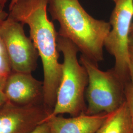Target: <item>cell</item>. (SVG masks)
Returning <instances> with one entry per match:
<instances>
[{
	"label": "cell",
	"instance_id": "44dd1931",
	"mask_svg": "<svg viewBox=\"0 0 133 133\" xmlns=\"http://www.w3.org/2000/svg\"><path fill=\"white\" fill-rule=\"evenodd\" d=\"M112 1L114 2V3H115V2H116L117 0H112Z\"/></svg>",
	"mask_w": 133,
	"mask_h": 133
},
{
	"label": "cell",
	"instance_id": "3957f363",
	"mask_svg": "<svg viewBox=\"0 0 133 133\" xmlns=\"http://www.w3.org/2000/svg\"><path fill=\"white\" fill-rule=\"evenodd\" d=\"M57 44L59 51L63 55V75L55 105L47 118L65 114L76 116L85 113L86 110L87 72L78 60L79 50L73 43L58 35Z\"/></svg>",
	"mask_w": 133,
	"mask_h": 133
},
{
	"label": "cell",
	"instance_id": "ffe728a7",
	"mask_svg": "<svg viewBox=\"0 0 133 133\" xmlns=\"http://www.w3.org/2000/svg\"><path fill=\"white\" fill-rule=\"evenodd\" d=\"M133 31V22L131 24V31Z\"/></svg>",
	"mask_w": 133,
	"mask_h": 133
},
{
	"label": "cell",
	"instance_id": "d6986e66",
	"mask_svg": "<svg viewBox=\"0 0 133 133\" xmlns=\"http://www.w3.org/2000/svg\"><path fill=\"white\" fill-rule=\"evenodd\" d=\"M6 78L0 76V90H3Z\"/></svg>",
	"mask_w": 133,
	"mask_h": 133
},
{
	"label": "cell",
	"instance_id": "8992f818",
	"mask_svg": "<svg viewBox=\"0 0 133 133\" xmlns=\"http://www.w3.org/2000/svg\"><path fill=\"white\" fill-rule=\"evenodd\" d=\"M0 38L10 59L12 71L31 74L37 66L38 52L25 33L23 24L9 14L0 26Z\"/></svg>",
	"mask_w": 133,
	"mask_h": 133
},
{
	"label": "cell",
	"instance_id": "5b68a950",
	"mask_svg": "<svg viewBox=\"0 0 133 133\" xmlns=\"http://www.w3.org/2000/svg\"><path fill=\"white\" fill-rule=\"evenodd\" d=\"M110 17L111 30L104 47L115 59L113 69L126 84L130 82L129 40L133 17V0H117Z\"/></svg>",
	"mask_w": 133,
	"mask_h": 133
},
{
	"label": "cell",
	"instance_id": "277c9868",
	"mask_svg": "<svg viewBox=\"0 0 133 133\" xmlns=\"http://www.w3.org/2000/svg\"><path fill=\"white\" fill-rule=\"evenodd\" d=\"M80 63L85 67L88 82L85 92L87 102L85 114H109L125 101V84L112 69L103 71L98 64L81 55Z\"/></svg>",
	"mask_w": 133,
	"mask_h": 133
},
{
	"label": "cell",
	"instance_id": "30bf717a",
	"mask_svg": "<svg viewBox=\"0 0 133 133\" xmlns=\"http://www.w3.org/2000/svg\"><path fill=\"white\" fill-rule=\"evenodd\" d=\"M96 133H133L128 109L125 101L118 109L109 115Z\"/></svg>",
	"mask_w": 133,
	"mask_h": 133
},
{
	"label": "cell",
	"instance_id": "e0dca14e",
	"mask_svg": "<svg viewBox=\"0 0 133 133\" xmlns=\"http://www.w3.org/2000/svg\"><path fill=\"white\" fill-rule=\"evenodd\" d=\"M129 52L130 56H133V31L130 32L129 40Z\"/></svg>",
	"mask_w": 133,
	"mask_h": 133
},
{
	"label": "cell",
	"instance_id": "ba28073f",
	"mask_svg": "<svg viewBox=\"0 0 133 133\" xmlns=\"http://www.w3.org/2000/svg\"><path fill=\"white\" fill-rule=\"evenodd\" d=\"M3 91L8 101L15 105L24 106L43 102V82L31 74L12 71L6 79Z\"/></svg>",
	"mask_w": 133,
	"mask_h": 133
},
{
	"label": "cell",
	"instance_id": "7a4b0ae2",
	"mask_svg": "<svg viewBox=\"0 0 133 133\" xmlns=\"http://www.w3.org/2000/svg\"><path fill=\"white\" fill-rule=\"evenodd\" d=\"M48 10L59 23V36L70 40L81 55L96 64L104 60L105 39L111 30L109 22L91 16L78 0H48Z\"/></svg>",
	"mask_w": 133,
	"mask_h": 133
},
{
	"label": "cell",
	"instance_id": "4fadbf2b",
	"mask_svg": "<svg viewBox=\"0 0 133 133\" xmlns=\"http://www.w3.org/2000/svg\"><path fill=\"white\" fill-rule=\"evenodd\" d=\"M29 133H50L48 122H45L39 125L32 131Z\"/></svg>",
	"mask_w": 133,
	"mask_h": 133
},
{
	"label": "cell",
	"instance_id": "9a60e30c",
	"mask_svg": "<svg viewBox=\"0 0 133 133\" xmlns=\"http://www.w3.org/2000/svg\"><path fill=\"white\" fill-rule=\"evenodd\" d=\"M129 74L130 82L133 84V56L130 57V62L129 66Z\"/></svg>",
	"mask_w": 133,
	"mask_h": 133
},
{
	"label": "cell",
	"instance_id": "5bb4252c",
	"mask_svg": "<svg viewBox=\"0 0 133 133\" xmlns=\"http://www.w3.org/2000/svg\"><path fill=\"white\" fill-rule=\"evenodd\" d=\"M9 15V14L7 13L4 10V7L0 4V26L5 20L8 17Z\"/></svg>",
	"mask_w": 133,
	"mask_h": 133
},
{
	"label": "cell",
	"instance_id": "2e32d148",
	"mask_svg": "<svg viewBox=\"0 0 133 133\" xmlns=\"http://www.w3.org/2000/svg\"><path fill=\"white\" fill-rule=\"evenodd\" d=\"M8 101L3 90H0V110L6 105Z\"/></svg>",
	"mask_w": 133,
	"mask_h": 133
},
{
	"label": "cell",
	"instance_id": "7c38bea8",
	"mask_svg": "<svg viewBox=\"0 0 133 133\" xmlns=\"http://www.w3.org/2000/svg\"><path fill=\"white\" fill-rule=\"evenodd\" d=\"M125 97L133 129V84L130 82L125 84Z\"/></svg>",
	"mask_w": 133,
	"mask_h": 133
},
{
	"label": "cell",
	"instance_id": "9c48e42d",
	"mask_svg": "<svg viewBox=\"0 0 133 133\" xmlns=\"http://www.w3.org/2000/svg\"><path fill=\"white\" fill-rule=\"evenodd\" d=\"M109 114L84 113L70 118L58 115L48 117L45 122H48L50 133H96Z\"/></svg>",
	"mask_w": 133,
	"mask_h": 133
},
{
	"label": "cell",
	"instance_id": "52a82bcc",
	"mask_svg": "<svg viewBox=\"0 0 133 133\" xmlns=\"http://www.w3.org/2000/svg\"><path fill=\"white\" fill-rule=\"evenodd\" d=\"M50 113L43 104L18 105L8 102L0 110V133H29L45 122Z\"/></svg>",
	"mask_w": 133,
	"mask_h": 133
},
{
	"label": "cell",
	"instance_id": "6da1fadb",
	"mask_svg": "<svg viewBox=\"0 0 133 133\" xmlns=\"http://www.w3.org/2000/svg\"><path fill=\"white\" fill-rule=\"evenodd\" d=\"M48 0H19L9 10L14 19L28 25L30 38L43 64V103L50 114L62 79L63 65L59 62L58 34L48 18Z\"/></svg>",
	"mask_w": 133,
	"mask_h": 133
},
{
	"label": "cell",
	"instance_id": "ac0fdd59",
	"mask_svg": "<svg viewBox=\"0 0 133 133\" xmlns=\"http://www.w3.org/2000/svg\"><path fill=\"white\" fill-rule=\"evenodd\" d=\"M8 0H0V4L3 7L5 8V5L7 3ZM19 0H10V5H9V10H10L12 6L14 5L17 2H18Z\"/></svg>",
	"mask_w": 133,
	"mask_h": 133
},
{
	"label": "cell",
	"instance_id": "8fae6325",
	"mask_svg": "<svg viewBox=\"0 0 133 133\" xmlns=\"http://www.w3.org/2000/svg\"><path fill=\"white\" fill-rule=\"evenodd\" d=\"M12 72L10 59L4 43L0 38V76L7 78Z\"/></svg>",
	"mask_w": 133,
	"mask_h": 133
}]
</instances>
